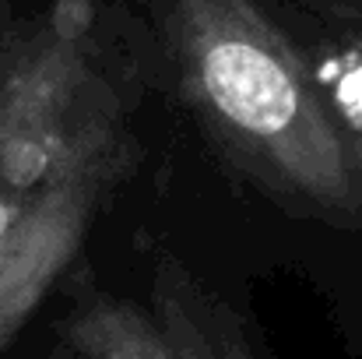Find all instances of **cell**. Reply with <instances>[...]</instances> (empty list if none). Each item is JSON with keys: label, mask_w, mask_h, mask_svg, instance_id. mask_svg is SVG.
I'll use <instances>...</instances> for the list:
<instances>
[{"label": "cell", "mask_w": 362, "mask_h": 359, "mask_svg": "<svg viewBox=\"0 0 362 359\" xmlns=\"http://www.w3.org/2000/svg\"><path fill=\"white\" fill-rule=\"evenodd\" d=\"M180 89L204 130L296 212L352 222L362 173L317 67L253 0H169Z\"/></svg>", "instance_id": "6da1fadb"}, {"label": "cell", "mask_w": 362, "mask_h": 359, "mask_svg": "<svg viewBox=\"0 0 362 359\" xmlns=\"http://www.w3.org/2000/svg\"><path fill=\"white\" fill-rule=\"evenodd\" d=\"M92 35L95 4L57 0L0 50V187L39 198L81 155L123 137Z\"/></svg>", "instance_id": "7a4b0ae2"}, {"label": "cell", "mask_w": 362, "mask_h": 359, "mask_svg": "<svg viewBox=\"0 0 362 359\" xmlns=\"http://www.w3.org/2000/svg\"><path fill=\"white\" fill-rule=\"evenodd\" d=\"M127 166L123 137L81 155L0 243V356L81 253L92 222Z\"/></svg>", "instance_id": "3957f363"}, {"label": "cell", "mask_w": 362, "mask_h": 359, "mask_svg": "<svg viewBox=\"0 0 362 359\" xmlns=\"http://www.w3.org/2000/svg\"><path fill=\"white\" fill-rule=\"evenodd\" d=\"M151 310L162 321L176 359H260L236 307L173 253L155 257Z\"/></svg>", "instance_id": "277c9868"}, {"label": "cell", "mask_w": 362, "mask_h": 359, "mask_svg": "<svg viewBox=\"0 0 362 359\" xmlns=\"http://www.w3.org/2000/svg\"><path fill=\"white\" fill-rule=\"evenodd\" d=\"M53 359H176L151 307L123 296H85L64 321Z\"/></svg>", "instance_id": "5b68a950"}, {"label": "cell", "mask_w": 362, "mask_h": 359, "mask_svg": "<svg viewBox=\"0 0 362 359\" xmlns=\"http://www.w3.org/2000/svg\"><path fill=\"white\" fill-rule=\"evenodd\" d=\"M317 74L345 127H362V39L334 50Z\"/></svg>", "instance_id": "8992f818"}, {"label": "cell", "mask_w": 362, "mask_h": 359, "mask_svg": "<svg viewBox=\"0 0 362 359\" xmlns=\"http://www.w3.org/2000/svg\"><path fill=\"white\" fill-rule=\"evenodd\" d=\"M35 201L39 198H25V194H14V190L0 187V243L25 222V215L32 212Z\"/></svg>", "instance_id": "52a82bcc"}, {"label": "cell", "mask_w": 362, "mask_h": 359, "mask_svg": "<svg viewBox=\"0 0 362 359\" xmlns=\"http://www.w3.org/2000/svg\"><path fill=\"white\" fill-rule=\"evenodd\" d=\"M349 137H352V152H356V166L362 173V127H349Z\"/></svg>", "instance_id": "ba28073f"}]
</instances>
